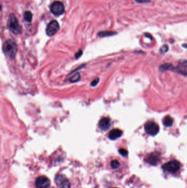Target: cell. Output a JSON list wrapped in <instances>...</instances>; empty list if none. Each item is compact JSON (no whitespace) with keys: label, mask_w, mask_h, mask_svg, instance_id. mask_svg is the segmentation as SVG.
Returning <instances> with one entry per match:
<instances>
[{"label":"cell","mask_w":187,"mask_h":188,"mask_svg":"<svg viewBox=\"0 0 187 188\" xmlns=\"http://www.w3.org/2000/svg\"><path fill=\"white\" fill-rule=\"evenodd\" d=\"M3 52L11 60H14L17 52V46L15 41L8 40L3 45Z\"/></svg>","instance_id":"6da1fadb"},{"label":"cell","mask_w":187,"mask_h":188,"mask_svg":"<svg viewBox=\"0 0 187 188\" xmlns=\"http://www.w3.org/2000/svg\"><path fill=\"white\" fill-rule=\"evenodd\" d=\"M8 27L15 35H19L21 32V28L14 14H11L8 20Z\"/></svg>","instance_id":"7a4b0ae2"},{"label":"cell","mask_w":187,"mask_h":188,"mask_svg":"<svg viewBox=\"0 0 187 188\" xmlns=\"http://www.w3.org/2000/svg\"><path fill=\"white\" fill-rule=\"evenodd\" d=\"M181 165L179 161L176 160H172L167 162L162 166V169L165 171H167L171 173H177L180 169Z\"/></svg>","instance_id":"3957f363"},{"label":"cell","mask_w":187,"mask_h":188,"mask_svg":"<svg viewBox=\"0 0 187 188\" xmlns=\"http://www.w3.org/2000/svg\"><path fill=\"white\" fill-rule=\"evenodd\" d=\"M144 129L146 133L152 136H155L159 132V127L155 122L149 121L144 125Z\"/></svg>","instance_id":"277c9868"},{"label":"cell","mask_w":187,"mask_h":188,"mask_svg":"<svg viewBox=\"0 0 187 188\" xmlns=\"http://www.w3.org/2000/svg\"><path fill=\"white\" fill-rule=\"evenodd\" d=\"M55 183L59 188H70L69 180L64 174H58L55 178Z\"/></svg>","instance_id":"5b68a950"},{"label":"cell","mask_w":187,"mask_h":188,"mask_svg":"<svg viewBox=\"0 0 187 188\" xmlns=\"http://www.w3.org/2000/svg\"><path fill=\"white\" fill-rule=\"evenodd\" d=\"M51 185L50 179L45 176H38L35 180L36 188H48Z\"/></svg>","instance_id":"8992f818"},{"label":"cell","mask_w":187,"mask_h":188,"mask_svg":"<svg viewBox=\"0 0 187 188\" xmlns=\"http://www.w3.org/2000/svg\"><path fill=\"white\" fill-rule=\"evenodd\" d=\"M51 11L54 15H61L64 12V6L61 2L56 1L51 6Z\"/></svg>","instance_id":"52a82bcc"},{"label":"cell","mask_w":187,"mask_h":188,"mask_svg":"<svg viewBox=\"0 0 187 188\" xmlns=\"http://www.w3.org/2000/svg\"><path fill=\"white\" fill-rule=\"evenodd\" d=\"M59 29V24L56 20L51 22L47 26L46 28V34L48 36H52L55 35Z\"/></svg>","instance_id":"ba28073f"},{"label":"cell","mask_w":187,"mask_h":188,"mask_svg":"<svg viewBox=\"0 0 187 188\" xmlns=\"http://www.w3.org/2000/svg\"><path fill=\"white\" fill-rule=\"evenodd\" d=\"M159 154H158L156 152L151 153L148 156L146 157V161L150 163V165L155 166L157 165L159 161Z\"/></svg>","instance_id":"9c48e42d"},{"label":"cell","mask_w":187,"mask_h":188,"mask_svg":"<svg viewBox=\"0 0 187 188\" xmlns=\"http://www.w3.org/2000/svg\"><path fill=\"white\" fill-rule=\"evenodd\" d=\"M99 127L102 130L105 131L108 129L110 127V120L107 117H104L100 120Z\"/></svg>","instance_id":"30bf717a"},{"label":"cell","mask_w":187,"mask_h":188,"mask_svg":"<svg viewBox=\"0 0 187 188\" xmlns=\"http://www.w3.org/2000/svg\"><path fill=\"white\" fill-rule=\"evenodd\" d=\"M123 134V132L120 129H115L111 130L109 133L108 138L111 140H115L119 138Z\"/></svg>","instance_id":"8fae6325"},{"label":"cell","mask_w":187,"mask_h":188,"mask_svg":"<svg viewBox=\"0 0 187 188\" xmlns=\"http://www.w3.org/2000/svg\"><path fill=\"white\" fill-rule=\"evenodd\" d=\"M109 167L113 171H116L120 168L121 165L120 163L117 159H112L109 163Z\"/></svg>","instance_id":"7c38bea8"},{"label":"cell","mask_w":187,"mask_h":188,"mask_svg":"<svg viewBox=\"0 0 187 188\" xmlns=\"http://www.w3.org/2000/svg\"><path fill=\"white\" fill-rule=\"evenodd\" d=\"M175 70V67L173 66L172 64L164 63L163 64L161 65L160 66V70L162 72L164 71H167V70H171V71H173Z\"/></svg>","instance_id":"4fadbf2b"},{"label":"cell","mask_w":187,"mask_h":188,"mask_svg":"<svg viewBox=\"0 0 187 188\" xmlns=\"http://www.w3.org/2000/svg\"><path fill=\"white\" fill-rule=\"evenodd\" d=\"M173 124V119L170 116H167L163 120V125L167 127L172 126Z\"/></svg>","instance_id":"5bb4252c"},{"label":"cell","mask_w":187,"mask_h":188,"mask_svg":"<svg viewBox=\"0 0 187 188\" xmlns=\"http://www.w3.org/2000/svg\"><path fill=\"white\" fill-rule=\"evenodd\" d=\"M175 70H176V72L178 73L181 75H184V76H187V70H185L184 67H182L181 66H180L179 67H176Z\"/></svg>","instance_id":"9a60e30c"},{"label":"cell","mask_w":187,"mask_h":188,"mask_svg":"<svg viewBox=\"0 0 187 188\" xmlns=\"http://www.w3.org/2000/svg\"><path fill=\"white\" fill-rule=\"evenodd\" d=\"M116 34L115 32H111V31H103L100 32L98 33V35L100 37H105V36H110L112 35H115Z\"/></svg>","instance_id":"2e32d148"},{"label":"cell","mask_w":187,"mask_h":188,"mask_svg":"<svg viewBox=\"0 0 187 188\" xmlns=\"http://www.w3.org/2000/svg\"><path fill=\"white\" fill-rule=\"evenodd\" d=\"M24 19L26 21L28 22H31L32 19V14L31 12L30 11H26L25 12L24 15Z\"/></svg>","instance_id":"e0dca14e"},{"label":"cell","mask_w":187,"mask_h":188,"mask_svg":"<svg viewBox=\"0 0 187 188\" xmlns=\"http://www.w3.org/2000/svg\"><path fill=\"white\" fill-rule=\"evenodd\" d=\"M80 74L79 73H77L76 74H75V75H74L73 77H71L70 79V81L72 83H75V82H77L80 80Z\"/></svg>","instance_id":"ac0fdd59"},{"label":"cell","mask_w":187,"mask_h":188,"mask_svg":"<svg viewBox=\"0 0 187 188\" xmlns=\"http://www.w3.org/2000/svg\"><path fill=\"white\" fill-rule=\"evenodd\" d=\"M169 50V47L167 45H164L162 46L161 47L160 49V52H161L162 54L165 53L166 52H167Z\"/></svg>","instance_id":"d6986e66"},{"label":"cell","mask_w":187,"mask_h":188,"mask_svg":"<svg viewBox=\"0 0 187 188\" xmlns=\"http://www.w3.org/2000/svg\"><path fill=\"white\" fill-rule=\"evenodd\" d=\"M119 152L120 153L121 155H122L123 157L127 156L128 155V151L124 149H120L119 150Z\"/></svg>","instance_id":"ffe728a7"},{"label":"cell","mask_w":187,"mask_h":188,"mask_svg":"<svg viewBox=\"0 0 187 188\" xmlns=\"http://www.w3.org/2000/svg\"><path fill=\"white\" fill-rule=\"evenodd\" d=\"M99 81H100V79L98 78L95 79L93 81L91 82V86H92V87H95V86H96L98 84Z\"/></svg>","instance_id":"44dd1931"},{"label":"cell","mask_w":187,"mask_h":188,"mask_svg":"<svg viewBox=\"0 0 187 188\" xmlns=\"http://www.w3.org/2000/svg\"><path fill=\"white\" fill-rule=\"evenodd\" d=\"M180 64L182 67L187 68V61L185 60H182L180 62Z\"/></svg>","instance_id":"7402d4cb"},{"label":"cell","mask_w":187,"mask_h":188,"mask_svg":"<svg viewBox=\"0 0 187 188\" xmlns=\"http://www.w3.org/2000/svg\"><path fill=\"white\" fill-rule=\"evenodd\" d=\"M82 54V51L81 50H80L77 53H76V55H75V57H76V59H77V58L80 57L81 55Z\"/></svg>","instance_id":"603a6c76"},{"label":"cell","mask_w":187,"mask_h":188,"mask_svg":"<svg viewBox=\"0 0 187 188\" xmlns=\"http://www.w3.org/2000/svg\"><path fill=\"white\" fill-rule=\"evenodd\" d=\"M138 2H140V3H144V2H148V0H136Z\"/></svg>","instance_id":"cb8c5ba5"},{"label":"cell","mask_w":187,"mask_h":188,"mask_svg":"<svg viewBox=\"0 0 187 188\" xmlns=\"http://www.w3.org/2000/svg\"><path fill=\"white\" fill-rule=\"evenodd\" d=\"M183 47H184L185 48L187 49V44H184V45H183Z\"/></svg>","instance_id":"d4e9b609"},{"label":"cell","mask_w":187,"mask_h":188,"mask_svg":"<svg viewBox=\"0 0 187 188\" xmlns=\"http://www.w3.org/2000/svg\"></svg>","instance_id":"484cf974"}]
</instances>
